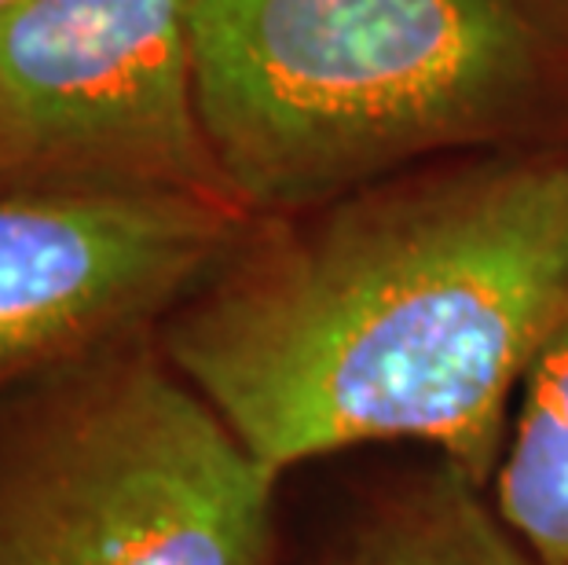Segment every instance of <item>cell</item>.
<instances>
[{"label":"cell","instance_id":"6da1fadb","mask_svg":"<svg viewBox=\"0 0 568 565\" xmlns=\"http://www.w3.org/2000/svg\"><path fill=\"white\" fill-rule=\"evenodd\" d=\"M565 320L568 140H554L253 218L154 334L272 474L415 441L488 488Z\"/></svg>","mask_w":568,"mask_h":565},{"label":"cell","instance_id":"7a4b0ae2","mask_svg":"<svg viewBox=\"0 0 568 565\" xmlns=\"http://www.w3.org/2000/svg\"><path fill=\"white\" fill-rule=\"evenodd\" d=\"M199 111L253 218L568 140V0H187Z\"/></svg>","mask_w":568,"mask_h":565},{"label":"cell","instance_id":"3957f363","mask_svg":"<svg viewBox=\"0 0 568 565\" xmlns=\"http://www.w3.org/2000/svg\"><path fill=\"white\" fill-rule=\"evenodd\" d=\"M275 485L154 331L0 396V565H280Z\"/></svg>","mask_w":568,"mask_h":565},{"label":"cell","instance_id":"277c9868","mask_svg":"<svg viewBox=\"0 0 568 565\" xmlns=\"http://www.w3.org/2000/svg\"><path fill=\"white\" fill-rule=\"evenodd\" d=\"M250 221L227 199L0 170V396L159 331Z\"/></svg>","mask_w":568,"mask_h":565},{"label":"cell","instance_id":"5b68a950","mask_svg":"<svg viewBox=\"0 0 568 565\" xmlns=\"http://www.w3.org/2000/svg\"><path fill=\"white\" fill-rule=\"evenodd\" d=\"M0 92L22 170L235 202L202 125L187 0H22L0 11Z\"/></svg>","mask_w":568,"mask_h":565},{"label":"cell","instance_id":"8992f818","mask_svg":"<svg viewBox=\"0 0 568 565\" xmlns=\"http://www.w3.org/2000/svg\"><path fill=\"white\" fill-rule=\"evenodd\" d=\"M316 565H536L488 488L433 455L342 525Z\"/></svg>","mask_w":568,"mask_h":565},{"label":"cell","instance_id":"52a82bcc","mask_svg":"<svg viewBox=\"0 0 568 565\" xmlns=\"http://www.w3.org/2000/svg\"><path fill=\"white\" fill-rule=\"evenodd\" d=\"M488 496L536 565H568V320L521 382Z\"/></svg>","mask_w":568,"mask_h":565},{"label":"cell","instance_id":"ba28073f","mask_svg":"<svg viewBox=\"0 0 568 565\" xmlns=\"http://www.w3.org/2000/svg\"><path fill=\"white\" fill-rule=\"evenodd\" d=\"M0 170H22V159H19V148H16V129H11L4 92H0Z\"/></svg>","mask_w":568,"mask_h":565},{"label":"cell","instance_id":"9c48e42d","mask_svg":"<svg viewBox=\"0 0 568 565\" xmlns=\"http://www.w3.org/2000/svg\"><path fill=\"white\" fill-rule=\"evenodd\" d=\"M16 4H22V0H0V11H11Z\"/></svg>","mask_w":568,"mask_h":565}]
</instances>
